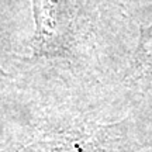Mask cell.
<instances>
[{
	"label": "cell",
	"instance_id": "obj_1",
	"mask_svg": "<svg viewBox=\"0 0 152 152\" xmlns=\"http://www.w3.org/2000/svg\"><path fill=\"white\" fill-rule=\"evenodd\" d=\"M35 55H58L71 47L83 21L82 0H31Z\"/></svg>",
	"mask_w": 152,
	"mask_h": 152
}]
</instances>
